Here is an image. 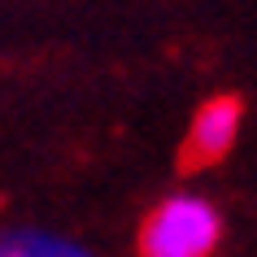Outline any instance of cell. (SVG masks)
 Listing matches in <instances>:
<instances>
[{
  "mask_svg": "<svg viewBox=\"0 0 257 257\" xmlns=\"http://www.w3.org/2000/svg\"><path fill=\"white\" fill-rule=\"evenodd\" d=\"M0 257H96L83 244L57 235V231H40V227H18L0 235Z\"/></svg>",
  "mask_w": 257,
  "mask_h": 257,
  "instance_id": "cell-3",
  "label": "cell"
},
{
  "mask_svg": "<svg viewBox=\"0 0 257 257\" xmlns=\"http://www.w3.org/2000/svg\"><path fill=\"white\" fill-rule=\"evenodd\" d=\"M222 240V214L196 192L166 196L140 227V257H209Z\"/></svg>",
  "mask_w": 257,
  "mask_h": 257,
  "instance_id": "cell-1",
  "label": "cell"
},
{
  "mask_svg": "<svg viewBox=\"0 0 257 257\" xmlns=\"http://www.w3.org/2000/svg\"><path fill=\"white\" fill-rule=\"evenodd\" d=\"M244 122V105L235 96H214L196 109V118L188 126V144H183V157L188 166H214L222 162L231 149H235V136H240Z\"/></svg>",
  "mask_w": 257,
  "mask_h": 257,
  "instance_id": "cell-2",
  "label": "cell"
}]
</instances>
